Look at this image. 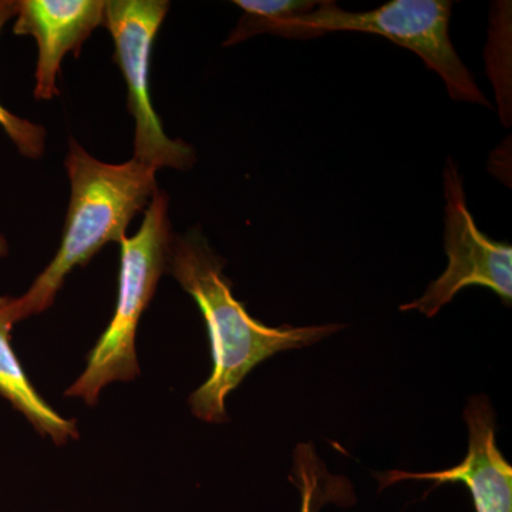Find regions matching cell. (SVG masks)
Returning <instances> with one entry per match:
<instances>
[{
	"mask_svg": "<svg viewBox=\"0 0 512 512\" xmlns=\"http://www.w3.org/2000/svg\"><path fill=\"white\" fill-rule=\"evenodd\" d=\"M291 481L301 493V511L319 512L326 503L348 504V484L342 478L329 476L322 461L316 456L312 444H299L293 453Z\"/></svg>",
	"mask_w": 512,
	"mask_h": 512,
	"instance_id": "obj_10",
	"label": "cell"
},
{
	"mask_svg": "<svg viewBox=\"0 0 512 512\" xmlns=\"http://www.w3.org/2000/svg\"><path fill=\"white\" fill-rule=\"evenodd\" d=\"M464 419L470 441L467 456L460 464L433 473L389 471L377 477L380 488L406 480H429L436 485L461 483L470 491L476 512H512V467L497 447L490 400L485 396L471 397Z\"/></svg>",
	"mask_w": 512,
	"mask_h": 512,
	"instance_id": "obj_8",
	"label": "cell"
},
{
	"mask_svg": "<svg viewBox=\"0 0 512 512\" xmlns=\"http://www.w3.org/2000/svg\"><path fill=\"white\" fill-rule=\"evenodd\" d=\"M70 201L55 258L32 286L13 298L16 320L45 312L77 266H84L110 242L127 237L128 225L146 210L158 192L157 170L131 160L104 163L70 138L66 160Z\"/></svg>",
	"mask_w": 512,
	"mask_h": 512,
	"instance_id": "obj_2",
	"label": "cell"
},
{
	"mask_svg": "<svg viewBox=\"0 0 512 512\" xmlns=\"http://www.w3.org/2000/svg\"><path fill=\"white\" fill-rule=\"evenodd\" d=\"M170 2L107 0L104 28L114 43V60L127 87V110L134 120V160L154 170H190L197 154L190 144L167 136L151 101L150 66L154 40Z\"/></svg>",
	"mask_w": 512,
	"mask_h": 512,
	"instance_id": "obj_5",
	"label": "cell"
},
{
	"mask_svg": "<svg viewBox=\"0 0 512 512\" xmlns=\"http://www.w3.org/2000/svg\"><path fill=\"white\" fill-rule=\"evenodd\" d=\"M16 0H0V33L15 18ZM0 127L19 151L20 156L37 160L46 150V128L15 113L0 104Z\"/></svg>",
	"mask_w": 512,
	"mask_h": 512,
	"instance_id": "obj_11",
	"label": "cell"
},
{
	"mask_svg": "<svg viewBox=\"0 0 512 512\" xmlns=\"http://www.w3.org/2000/svg\"><path fill=\"white\" fill-rule=\"evenodd\" d=\"M9 254L8 239L0 232V259L6 258Z\"/></svg>",
	"mask_w": 512,
	"mask_h": 512,
	"instance_id": "obj_13",
	"label": "cell"
},
{
	"mask_svg": "<svg viewBox=\"0 0 512 512\" xmlns=\"http://www.w3.org/2000/svg\"><path fill=\"white\" fill-rule=\"evenodd\" d=\"M173 241L168 197L158 190L144 211L137 234L120 241L116 311L90 352L86 369L66 390V396L79 397L89 406H96L104 387L138 376L137 326L156 293L158 281L168 271Z\"/></svg>",
	"mask_w": 512,
	"mask_h": 512,
	"instance_id": "obj_4",
	"label": "cell"
},
{
	"mask_svg": "<svg viewBox=\"0 0 512 512\" xmlns=\"http://www.w3.org/2000/svg\"><path fill=\"white\" fill-rule=\"evenodd\" d=\"M104 0H16L13 33L35 39L36 100L59 96V80L64 57L79 53L90 35L104 25Z\"/></svg>",
	"mask_w": 512,
	"mask_h": 512,
	"instance_id": "obj_7",
	"label": "cell"
},
{
	"mask_svg": "<svg viewBox=\"0 0 512 512\" xmlns=\"http://www.w3.org/2000/svg\"><path fill=\"white\" fill-rule=\"evenodd\" d=\"M168 271L192 296L207 323L212 373L190 397L192 413L208 423L227 420L225 400L254 367L285 350L302 349L328 338L343 325L266 326L235 299L221 258L200 229L174 235Z\"/></svg>",
	"mask_w": 512,
	"mask_h": 512,
	"instance_id": "obj_1",
	"label": "cell"
},
{
	"mask_svg": "<svg viewBox=\"0 0 512 512\" xmlns=\"http://www.w3.org/2000/svg\"><path fill=\"white\" fill-rule=\"evenodd\" d=\"M245 12V18L266 22L312 12L319 2L312 0H235Z\"/></svg>",
	"mask_w": 512,
	"mask_h": 512,
	"instance_id": "obj_12",
	"label": "cell"
},
{
	"mask_svg": "<svg viewBox=\"0 0 512 512\" xmlns=\"http://www.w3.org/2000/svg\"><path fill=\"white\" fill-rule=\"evenodd\" d=\"M18 323L13 298L0 296V396L22 413L43 436L56 444H64L79 437L76 421L56 413L42 399L20 365L12 346V329Z\"/></svg>",
	"mask_w": 512,
	"mask_h": 512,
	"instance_id": "obj_9",
	"label": "cell"
},
{
	"mask_svg": "<svg viewBox=\"0 0 512 512\" xmlns=\"http://www.w3.org/2000/svg\"><path fill=\"white\" fill-rule=\"evenodd\" d=\"M446 197L444 248L448 265L443 275L431 282L416 301L400 311H417L433 318L467 286H485L500 296L505 305L512 301V247L493 241L480 231L468 210L463 177L453 158L448 157L443 173Z\"/></svg>",
	"mask_w": 512,
	"mask_h": 512,
	"instance_id": "obj_6",
	"label": "cell"
},
{
	"mask_svg": "<svg viewBox=\"0 0 512 512\" xmlns=\"http://www.w3.org/2000/svg\"><path fill=\"white\" fill-rule=\"evenodd\" d=\"M451 8L453 3L448 0H392L367 12H348L326 0L312 12L284 19L259 22L242 16L225 46L259 33L292 39H312L332 32L379 35L416 53L443 79L451 99L491 107L451 42Z\"/></svg>",
	"mask_w": 512,
	"mask_h": 512,
	"instance_id": "obj_3",
	"label": "cell"
}]
</instances>
